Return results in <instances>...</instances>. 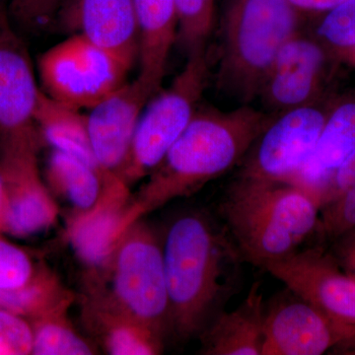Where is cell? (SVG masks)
I'll use <instances>...</instances> for the list:
<instances>
[{
	"instance_id": "obj_27",
	"label": "cell",
	"mask_w": 355,
	"mask_h": 355,
	"mask_svg": "<svg viewBox=\"0 0 355 355\" xmlns=\"http://www.w3.org/2000/svg\"><path fill=\"white\" fill-rule=\"evenodd\" d=\"M318 33L336 46H355V0H343L329 10Z\"/></svg>"
},
{
	"instance_id": "obj_7",
	"label": "cell",
	"mask_w": 355,
	"mask_h": 355,
	"mask_svg": "<svg viewBox=\"0 0 355 355\" xmlns=\"http://www.w3.org/2000/svg\"><path fill=\"white\" fill-rule=\"evenodd\" d=\"M44 92L76 109H92L125 83L130 69L81 35H71L39 58Z\"/></svg>"
},
{
	"instance_id": "obj_9",
	"label": "cell",
	"mask_w": 355,
	"mask_h": 355,
	"mask_svg": "<svg viewBox=\"0 0 355 355\" xmlns=\"http://www.w3.org/2000/svg\"><path fill=\"white\" fill-rule=\"evenodd\" d=\"M39 135L1 141L0 178L7 196L6 232L27 237L55 222L58 209L40 178Z\"/></svg>"
},
{
	"instance_id": "obj_13",
	"label": "cell",
	"mask_w": 355,
	"mask_h": 355,
	"mask_svg": "<svg viewBox=\"0 0 355 355\" xmlns=\"http://www.w3.org/2000/svg\"><path fill=\"white\" fill-rule=\"evenodd\" d=\"M291 293L266 307L261 355L324 354L336 342L331 315Z\"/></svg>"
},
{
	"instance_id": "obj_19",
	"label": "cell",
	"mask_w": 355,
	"mask_h": 355,
	"mask_svg": "<svg viewBox=\"0 0 355 355\" xmlns=\"http://www.w3.org/2000/svg\"><path fill=\"white\" fill-rule=\"evenodd\" d=\"M355 153V103H347L326 120L314 151L291 181L321 200L338 168Z\"/></svg>"
},
{
	"instance_id": "obj_32",
	"label": "cell",
	"mask_w": 355,
	"mask_h": 355,
	"mask_svg": "<svg viewBox=\"0 0 355 355\" xmlns=\"http://www.w3.org/2000/svg\"><path fill=\"white\" fill-rule=\"evenodd\" d=\"M299 11H329L340 4L343 0H287Z\"/></svg>"
},
{
	"instance_id": "obj_16",
	"label": "cell",
	"mask_w": 355,
	"mask_h": 355,
	"mask_svg": "<svg viewBox=\"0 0 355 355\" xmlns=\"http://www.w3.org/2000/svg\"><path fill=\"white\" fill-rule=\"evenodd\" d=\"M323 60V51L316 43L295 35L279 51L261 96L279 111L308 105Z\"/></svg>"
},
{
	"instance_id": "obj_25",
	"label": "cell",
	"mask_w": 355,
	"mask_h": 355,
	"mask_svg": "<svg viewBox=\"0 0 355 355\" xmlns=\"http://www.w3.org/2000/svg\"><path fill=\"white\" fill-rule=\"evenodd\" d=\"M62 313L36 319L33 329L32 354L37 355H89L92 349L60 320Z\"/></svg>"
},
{
	"instance_id": "obj_30",
	"label": "cell",
	"mask_w": 355,
	"mask_h": 355,
	"mask_svg": "<svg viewBox=\"0 0 355 355\" xmlns=\"http://www.w3.org/2000/svg\"><path fill=\"white\" fill-rule=\"evenodd\" d=\"M343 197L331 216L330 222L336 228L343 229L355 226V184L342 193Z\"/></svg>"
},
{
	"instance_id": "obj_28",
	"label": "cell",
	"mask_w": 355,
	"mask_h": 355,
	"mask_svg": "<svg viewBox=\"0 0 355 355\" xmlns=\"http://www.w3.org/2000/svg\"><path fill=\"white\" fill-rule=\"evenodd\" d=\"M34 334L23 317L0 307V354H32Z\"/></svg>"
},
{
	"instance_id": "obj_21",
	"label": "cell",
	"mask_w": 355,
	"mask_h": 355,
	"mask_svg": "<svg viewBox=\"0 0 355 355\" xmlns=\"http://www.w3.org/2000/svg\"><path fill=\"white\" fill-rule=\"evenodd\" d=\"M116 176V173L88 164L58 149L53 148L49 158L51 184L83 211L94 207L105 187Z\"/></svg>"
},
{
	"instance_id": "obj_20",
	"label": "cell",
	"mask_w": 355,
	"mask_h": 355,
	"mask_svg": "<svg viewBox=\"0 0 355 355\" xmlns=\"http://www.w3.org/2000/svg\"><path fill=\"white\" fill-rule=\"evenodd\" d=\"M34 121L43 139L53 149L64 151L88 164L102 167L91 147L86 116L79 113L78 109L58 102L41 90Z\"/></svg>"
},
{
	"instance_id": "obj_17",
	"label": "cell",
	"mask_w": 355,
	"mask_h": 355,
	"mask_svg": "<svg viewBox=\"0 0 355 355\" xmlns=\"http://www.w3.org/2000/svg\"><path fill=\"white\" fill-rule=\"evenodd\" d=\"M266 305L260 284L231 312L222 311L200 334L209 355H261Z\"/></svg>"
},
{
	"instance_id": "obj_6",
	"label": "cell",
	"mask_w": 355,
	"mask_h": 355,
	"mask_svg": "<svg viewBox=\"0 0 355 355\" xmlns=\"http://www.w3.org/2000/svg\"><path fill=\"white\" fill-rule=\"evenodd\" d=\"M209 78L207 48L188 55L184 69L166 90L149 100L140 116L127 165L120 174L137 180L155 169L198 111Z\"/></svg>"
},
{
	"instance_id": "obj_11",
	"label": "cell",
	"mask_w": 355,
	"mask_h": 355,
	"mask_svg": "<svg viewBox=\"0 0 355 355\" xmlns=\"http://www.w3.org/2000/svg\"><path fill=\"white\" fill-rule=\"evenodd\" d=\"M40 91L27 46L0 9V141L38 133Z\"/></svg>"
},
{
	"instance_id": "obj_24",
	"label": "cell",
	"mask_w": 355,
	"mask_h": 355,
	"mask_svg": "<svg viewBox=\"0 0 355 355\" xmlns=\"http://www.w3.org/2000/svg\"><path fill=\"white\" fill-rule=\"evenodd\" d=\"M176 42L187 55L207 48L214 26V0H176Z\"/></svg>"
},
{
	"instance_id": "obj_29",
	"label": "cell",
	"mask_w": 355,
	"mask_h": 355,
	"mask_svg": "<svg viewBox=\"0 0 355 355\" xmlns=\"http://www.w3.org/2000/svg\"><path fill=\"white\" fill-rule=\"evenodd\" d=\"M35 270L20 248L0 239V289H12L26 284Z\"/></svg>"
},
{
	"instance_id": "obj_5",
	"label": "cell",
	"mask_w": 355,
	"mask_h": 355,
	"mask_svg": "<svg viewBox=\"0 0 355 355\" xmlns=\"http://www.w3.org/2000/svg\"><path fill=\"white\" fill-rule=\"evenodd\" d=\"M110 265L113 300L110 310L161 340L170 328V303L163 246L157 237L135 221L121 238Z\"/></svg>"
},
{
	"instance_id": "obj_15",
	"label": "cell",
	"mask_w": 355,
	"mask_h": 355,
	"mask_svg": "<svg viewBox=\"0 0 355 355\" xmlns=\"http://www.w3.org/2000/svg\"><path fill=\"white\" fill-rule=\"evenodd\" d=\"M125 182L116 176L107 184L94 207L77 217L70 242L86 265H108L121 238L140 216L137 205H125Z\"/></svg>"
},
{
	"instance_id": "obj_10",
	"label": "cell",
	"mask_w": 355,
	"mask_h": 355,
	"mask_svg": "<svg viewBox=\"0 0 355 355\" xmlns=\"http://www.w3.org/2000/svg\"><path fill=\"white\" fill-rule=\"evenodd\" d=\"M53 22L60 31L81 35L130 70L139 60L133 0H64Z\"/></svg>"
},
{
	"instance_id": "obj_23",
	"label": "cell",
	"mask_w": 355,
	"mask_h": 355,
	"mask_svg": "<svg viewBox=\"0 0 355 355\" xmlns=\"http://www.w3.org/2000/svg\"><path fill=\"white\" fill-rule=\"evenodd\" d=\"M106 324L105 345L114 355H148L158 354L161 340L140 324L113 311L102 316Z\"/></svg>"
},
{
	"instance_id": "obj_34",
	"label": "cell",
	"mask_w": 355,
	"mask_h": 355,
	"mask_svg": "<svg viewBox=\"0 0 355 355\" xmlns=\"http://www.w3.org/2000/svg\"><path fill=\"white\" fill-rule=\"evenodd\" d=\"M350 260H352V263L355 266V249L354 250V252L352 253V257H350Z\"/></svg>"
},
{
	"instance_id": "obj_14",
	"label": "cell",
	"mask_w": 355,
	"mask_h": 355,
	"mask_svg": "<svg viewBox=\"0 0 355 355\" xmlns=\"http://www.w3.org/2000/svg\"><path fill=\"white\" fill-rule=\"evenodd\" d=\"M288 291L343 321L355 322V279L334 270L313 250H299L266 266Z\"/></svg>"
},
{
	"instance_id": "obj_18",
	"label": "cell",
	"mask_w": 355,
	"mask_h": 355,
	"mask_svg": "<svg viewBox=\"0 0 355 355\" xmlns=\"http://www.w3.org/2000/svg\"><path fill=\"white\" fill-rule=\"evenodd\" d=\"M139 31V76L154 93L161 88L177 40L176 0H133Z\"/></svg>"
},
{
	"instance_id": "obj_8",
	"label": "cell",
	"mask_w": 355,
	"mask_h": 355,
	"mask_svg": "<svg viewBox=\"0 0 355 355\" xmlns=\"http://www.w3.org/2000/svg\"><path fill=\"white\" fill-rule=\"evenodd\" d=\"M326 120L309 105L275 116L243 159L238 176L291 181L314 151Z\"/></svg>"
},
{
	"instance_id": "obj_35",
	"label": "cell",
	"mask_w": 355,
	"mask_h": 355,
	"mask_svg": "<svg viewBox=\"0 0 355 355\" xmlns=\"http://www.w3.org/2000/svg\"><path fill=\"white\" fill-rule=\"evenodd\" d=\"M6 1H8V0H6Z\"/></svg>"
},
{
	"instance_id": "obj_22",
	"label": "cell",
	"mask_w": 355,
	"mask_h": 355,
	"mask_svg": "<svg viewBox=\"0 0 355 355\" xmlns=\"http://www.w3.org/2000/svg\"><path fill=\"white\" fill-rule=\"evenodd\" d=\"M69 296L49 272H36L19 287L0 289V307L21 317L33 319L60 314Z\"/></svg>"
},
{
	"instance_id": "obj_26",
	"label": "cell",
	"mask_w": 355,
	"mask_h": 355,
	"mask_svg": "<svg viewBox=\"0 0 355 355\" xmlns=\"http://www.w3.org/2000/svg\"><path fill=\"white\" fill-rule=\"evenodd\" d=\"M64 0H8L6 11L14 28L37 31L53 24Z\"/></svg>"
},
{
	"instance_id": "obj_36",
	"label": "cell",
	"mask_w": 355,
	"mask_h": 355,
	"mask_svg": "<svg viewBox=\"0 0 355 355\" xmlns=\"http://www.w3.org/2000/svg\"><path fill=\"white\" fill-rule=\"evenodd\" d=\"M0 355H1V354H0Z\"/></svg>"
},
{
	"instance_id": "obj_3",
	"label": "cell",
	"mask_w": 355,
	"mask_h": 355,
	"mask_svg": "<svg viewBox=\"0 0 355 355\" xmlns=\"http://www.w3.org/2000/svg\"><path fill=\"white\" fill-rule=\"evenodd\" d=\"M319 205L294 182L238 176L220 214L243 261L265 268L300 250L317 226Z\"/></svg>"
},
{
	"instance_id": "obj_4",
	"label": "cell",
	"mask_w": 355,
	"mask_h": 355,
	"mask_svg": "<svg viewBox=\"0 0 355 355\" xmlns=\"http://www.w3.org/2000/svg\"><path fill=\"white\" fill-rule=\"evenodd\" d=\"M300 13L287 0H226L219 90L245 105L260 96L279 51L298 34Z\"/></svg>"
},
{
	"instance_id": "obj_1",
	"label": "cell",
	"mask_w": 355,
	"mask_h": 355,
	"mask_svg": "<svg viewBox=\"0 0 355 355\" xmlns=\"http://www.w3.org/2000/svg\"><path fill=\"white\" fill-rule=\"evenodd\" d=\"M170 328L200 335L239 284L243 259L225 225L202 214L172 222L163 244Z\"/></svg>"
},
{
	"instance_id": "obj_33",
	"label": "cell",
	"mask_w": 355,
	"mask_h": 355,
	"mask_svg": "<svg viewBox=\"0 0 355 355\" xmlns=\"http://www.w3.org/2000/svg\"><path fill=\"white\" fill-rule=\"evenodd\" d=\"M7 209H8V205H7L6 188L0 178V232H6Z\"/></svg>"
},
{
	"instance_id": "obj_12",
	"label": "cell",
	"mask_w": 355,
	"mask_h": 355,
	"mask_svg": "<svg viewBox=\"0 0 355 355\" xmlns=\"http://www.w3.org/2000/svg\"><path fill=\"white\" fill-rule=\"evenodd\" d=\"M154 95L137 77L98 103L86 116L96 159L103 168L119 177L130 158L140 116Z\"/></svg>"
},
{
	"instance_id": "obj_31",
	"label": "cell",
	"mask_w": 355,
	"mask_h": 355,
	"mask_svg": "<svg viewBox=\"0 0 355 355\" xmlns=\"http://www.w3.org/2000/svg\"><path fill=\"white\" fill-rule=\"evenodd\" d=\"M336 188L340 193L354 187L355 184V153H352L340 167L333 177Z\"/></svg>"
},
{
	"instance_id": "obj_2",
	"label": "cell",
	"mask_w": 355,
	"mask_h": 355,
	"mask_svg": "<svg viewBox=\"0 0 355 355\" xmlns=\"http://www.w3.org/2000/svg\"><path fill=\"white\" fill-rule=\"evenodd\" d=\"M275 116L243 105L230 112H196L191 123L153 170L137 203L140 212L191 195L243 159Z\"/></svg>"
}]
</instances>
